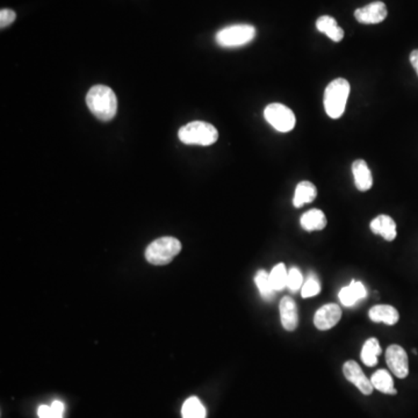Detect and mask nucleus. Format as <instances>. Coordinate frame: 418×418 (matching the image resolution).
I'll use <instances>...</instances> for the list:
<instances>
[{"label": "nucleus", "instance_id": "f257e3e1", "mask_svg": "<svg viewBox=\"0 0 418 418\" xmlns=\"http://www.w3.org/2000/svg\"><path fill=\"white\" fill-rule=\"evenodd\" d=\"M86 105L94 117L101 121H110L117 113V98L112 88L95 85L86 94Z\"/></svg>", "mask_w": 418, "mask_h": 418}, {"label": "nucleus", "instance_id": "f03ea898", "mask_svg": "<svg viewBox=\"0 0 418 418\" xmlns=\"http://www.w3.org/2000/svg\"><path fill=\"white\" fill-rule=\"evenodd\" d=\"M350 91V83L344 78H337L329 83L323 98V105L327 117L334 120L343 117Z\"/></svg>", "mask_w": 418, "mask_h": 418}, {"label": "nucleus", "instance_id": "7ed1b4c3", "mask_svg": "<svg viewBox=\"0 0 418 418\" xmlns=\"http://www.w3.org/2000/svg\"><path fill=\"white\" fill-rule=\"evenodd\" d=\"M178 137L188 146H208L219 139V132L213 124L204 121H193L179 129Z\"/></svg>", "mask_w": 418, "mask_h": 418}, {"label": "nucleus", "instance_id": "20e7f679", "mask_svg": "<svg viewBox=\"0 0 418 418\" xmlns=\"http://www.w3.org/2000/svg\"><path fill=\"white\" fill-rule=\"evenodd\" d=\"M182 251V243L175 237H161L146 248V258L153 265H166L171 263Z\"/></svg>", "mask_w": 418, "mask_h": 418}, {"label": "nucleus", "instance_id": "39448f33", "mask_svg": "<svg viewBox=\"0 0 418 418\" xmlns=\"http://www.w3.org/2000/svg\"><path fill=\"white\" fill-rule=\"evenodd\" d=\"M256 34V28L251 25H233L217 32L216 42L223 48H237L252 42Z\"/></svg>", "mask_w": 418, "mask_h": 418}, {"label": "nucleus", "instance_id": "423d86ee", "mask_svg": "<svg viewBox=\"0 0 418 418\" xmlns=\"http://www.w3.org/2000/svg\"><path fill=\"white\" fill-rule=\"evenodd\" d=\"M264 117L274 129L280 133H289L294 129L296 117L294 112L286 105L273 103L266 106L264 110Z\"/></svg>", "mask_w": 418, "mask_h": 418}, {"label": "nucleus", "instance_id": "0eeeda50", "mask_svg": "<svg viewBox=\"0 0 418 418\" xmlns=\"http://www.w3.org/2000/svg\"><path fill=\"white\" fill-rule=\"evenodd\" d=\"M386 361L389 370L399 379H405L409 374L408 354L400 345L393 344L386 351Z\"/></svg>", "mask_w": 418, "mask_h": 418}, {"label": "nucleus", "instance_id": "6e6552de", "mask_svg": "<svg viewBox=\"0 0 418 418\" xmlns=\"http://www.w3.org/2000/svg\"><path fill=\"white\" fill-rule=\"evenodd\" d=\"M344 376L347 378V381L354 383L364 395H371L373 393V386L371 380H368L365 373L361 370L359 364L354 360H349L344 364L343 366Z\"/></svg>", "mask_w": 418, "mask_h": 418}, {"label": "nucleus", "instance_id": "1a4fd4ad", "mask_svg": "<svg viewBox=\"0 0 418 418\" xmlns=\"http://www.w3.org/2000/svg\"><path fill=\"white\" fill-rule=\"evenodd\" d=\"M387 16H388V11L383 1H374L368 4L367 6L358 8L354 12L356 21L364 25H376V23H383Z\"/></svg>", "mask_w": 418, "mask_h": 418}, {"label": "nucleus", "instance_id": "9d476101", "mask_svg": "<svg viewBox=\"0 0 418 418\" xmlns=\"http://www.w3.org/2000/svg\"><path fill=\"white\" fill-rule=\"evenodd\" d=\"M342 311L341 307L336 303H327L316 311L314 316V325L318 330H329L334 327L341 321Z\"/></svg>", "mask_w": 418, "mask_h": 418}, {"label": "nucleus", "instance_id": "9b49d317", "mask_svg": "<svg viewBox=\"0 0 418 418\" xmlns=\"http://www.w3.org/2000/svg\"><path fill=\"white\" fill-rule=\"evenodd\" d=\"M280 320H281L282 327L287 331L296 330L298 325V313L296 302L289 296L282 298L280 301Z\"/></svg>", "mask_w": 418, "mask_h": 418}, {"label": "nucleus", "instance_id": "f8f14e48", "mask_svg": "<svg viewBox=\"0 0 418 418\" xmlns=\"http://www.w3.org/2000/svg\"><path fill=\"white\" fill-rule=\"evenodd\" d=\"M354 185L360 192L370 191L373 186V175L368 164L364 159H356L352 163Z\"/></svg>", "mask_w": 418, "mask_h": 418}, {"label": "nucleus", "instance_id": "ddd939ff", "mask_svg": "<svg viewBox=\"0 0 418 418\" xmlns=\"http://www.w3.org/2000/svg\"><path fill=\"white\" fill-rule=\"evenodd\" d=\"M371 231L376 235H380L383 240L392 242L397 236L395 221L389 215L381 214L373 219L370 224Z\"/></svg>", "mask_w": 418, "mask_h": 418}, {"label": "nucleus", "instance_id": "4468645a", "mask_svg": "<svg viewBox=\"0 0 418 418\" xmlns=\"http://www.w3.org/2000/svg\"><path fill=\"white\" fill-rule=\"evenodd\" d=\"M367 291L363 282L352 280L350 285L345 286L341 289L338 298L341 300L342 305L345 307H352L356 302L366 298Z\"/></svg>", "mask_w": 418, "mask_h": 418}, {"label": "nucleus", "instance_id": "2eb2a0df", "mask_svg": "<svg viewBox=\"0 0 418 418\" xmlns=\"http://www.w3.org/2000/svg\"><path fill=\"white\" fill-rule=\"evenodd\" d=\"M368 316L371 321L376 323H385L387 325H395L400 320L397 309L389 305L374 306L368 311Z\"/></svg>", "mask_w": 418, "mask_h": 418}, {"label": "nucleus", "instance_id": "dca6fc26", "mask_svg": "<svg viewBox=\"0 0 418 418\" xmlns=\"http://www.w3.org/2000/svg\"><path fill=\"white\" fill-rule=\"evenodd\" d=\"M318 197V188L310 182H298L295 188L293 204L295 208H301L305 204L314 202Z\"/></svg>", "mask_w": 418, "mask_h": 418}, {"label": "nucleus", "instance_id": "f3484780", "mask_svg": "<svg viewBox=\"0 0 418 418\" xmlns=\"http://www.w3.org/2000/svg\"><path fill=\"white\" fill-rule=\"evenodd\" d=\"M318 32L325 33L334 42H341L344 37V30L338 26L337 21L332 16H322L316 21Z\"/></svg>", "mask_w": 418, "mask_h": 418}, {"label": "nucleus", "instance_id": "a211bd4d", "mask_svg": "<svg viewBox=\"0 0 418 418\" xmlns=\"http://www.w3.org/2000/svg\"><path fill=\"white\" fill-rule=\"evenodd\" d=\"M300 223L306 231H320L327 227V220L323 211L320 209H310L302 215Z\"/></svg>", "mask_w": 418, "mask_h": 418}, {"label": "nucleus", "instance_id": "6ab92c4d", "mask_svg": "<svg viewBox=\"0 0 418 418\" xmlns=\"http://www.w3.org/2000/svg\"><path fill=\"white\" fill-rule=\"evenodd\" d=\"M371 383L373 388L378 389L379 392L387 394V395H396L397 390L394 387L393 378L386 370L376 371L371 378Z\"/></svg>", "mask_w": 418, "mask_h": 418}, {"label": "nucleus", "instance_id": "aec40b11", "mask_svg": "<svg viewBox=\"0 0 418 418\" xmlns=\"http://www.w3.org/2000/svg\"><path fill=\"white\" fill-rule=\"evenodd\" d=\"M381 352L383 350L380 347L379 341L376 338H370L364 344L360 356L366 366L373 367L378 364V356L381 354Z\"/></svg>", "mask_w": 418, "mask_h": 418}, {"label": "nucleus", "instance_id": "412c9836", "mask_svg": "<svg viewBox=\"0 0 418 418\" xmlns=\"http://www.w3.org/2000/svg\"><path fill=\"white\" fill-rule=\"evenodd\" d=\"M269 277L272 289L276 292H281L282 289L287 287L289 271H287L285 264L279 263L278 265L274 266L272 271L269 273Z\"/></svg>", "mask_w": 418, "mask_h": 418}, {"label": "nucleus", "instance_id": "4be33fe9", "mask_svg": "<svg viewBox=\"0 0 418 418\" xmlns=\"http://www.w3.org/2000/svg\"><path fill=\"white\" fill-rule=\"evenodd\" d=\"M182 418H206V409L198 397L192 396L182 405Z\"/></svg>", "mask_w": 418, "mask_h": 418}, {"label": "nucleus", "instance_id": "5701e85b", "mask_svg": "<svg viewBox=\"0 0 418 418\" xmlns=\"http://www.w3.org/2000/svg\"><path fill=\"white\" fill-rule=\"evenodd\" d=\"M255 282H256L257 289L260 291L262 298H263L264 300H266V301L272 300L276 291L272 289V285H271V282H269V273L266 272L265 269H260V271L256 273Z\"/></svg>", "mask_w": 418, "mask_h": 418}, {"label": "nucleus", "instance_id": "b1692460", "mask_svg": "<svg viewBox=\"0 0 418 418\" xmlns=\"http://www.w3.org/2000/svg\"><path fill=\"white\" fill-rule=\"evenodd\" d=\"M321 292V284L314 273H309L308 278L303 282L301 289L302 298H308L316 296Z\"/></svg>", "mask_w": 418, "mask_h": 418}, {"label": "nucleus", "instance_id": "393cba45", "mask_svg": "<svg viewBox=\"0 0 418 418\" xmlns=\"http://www.w3.org/2000/svg\"><path fill=\"white\" fill-rule=\"evenodd\" d=\"M302 286H303V276L300 272V269L298 267L289 269V277H287V289L291 292L296 293L298 289H302Z\"/></svg>", "mask_w": 418, "mask_h": 418}, {"label": "nucleus", "instance_id": "a878e982", "mask_svg": "<svg viewBox=\"0 0 418 418\" xmlns=\"http://www.w3.org/2000/svg\"><path fill=\"white\" fill-rule=\"evenodd\" d=\"M16 19V14L14 11L8 10V8H3L0 11V27L5 28V27L10 26L11 23H13Z\"/></svg>", "mask_w": 418, "mask_h": 418}, {"label": "nucleus", "instance_id": "bb28decb", "mask_svg": "<svg viewBox=\"0 0 418 418\" xmlns=\"http://www.w3.org/2000/svg\"><path fill=\"white\" fill-rule=\"evenodd\" d=\"M52 412L55 418H63V414H64V403L61 401H54L52 403Z\"/></svg>", "mask_w": 418, "mask_h": 418}, {"label": "nucleus", "instance_id": "cd10ccee", "mask_svg": "<svg viewBox=\"0 0 418 418\" xmlns=\"http://www.w3.org/2000/svg\"><path fill=\"white\" fill-rule=\"evenodd\" d=\"M37 415H39L40 418H55L54 412H52V405H40Z\"/></svg>", "mask_w": 418, "mask_h": 418}, {"label": "nucleus", "instance_id": "c85d7f7f", "mask_svg": "<svg viewBox=\"0 0 418 418\" xmlns=\"http://www.w3.org/2000/svg\"><path fill=\"white\" fill-rule=\"evenodd\" d=\"M410 63H412V68L415 69L418 76V49L410 54Z\"/></svg>", "mask_w": 418, "mask_h": 418}]
</instances>
